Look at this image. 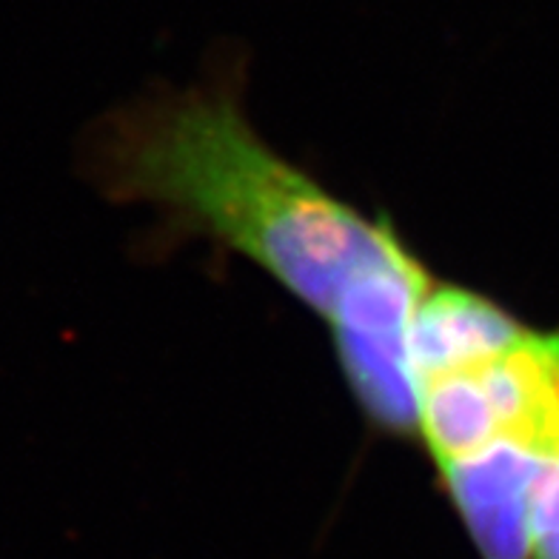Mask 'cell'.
<instances>
[{"label": "cell", "instance_id": "cell-2", "mask_svg": "<svg viewBox=\"0 0 559 559\" xmlns=\"http://www.w3.org/2000/svg\"><path fill=\"white\" fill-rule=\"evenodd\" d=\"M531 559H559V460L548 465L534 500Z\"/></svg>", "mask_w": 559, "mask_h": 559}, {"label": "cell", "instance_id": "cell-1", "mask_svg": "<svg viewBox=\"0 0 559 559\" xmlns=\"http://www.w3.org/2000/svg\"><path fill=\"white\" fill-rule=\"evenodd\" d=\"M83 169L115 203L160 212L169 235L258 265L325 325L414 251L389 214L371 217L274 148L251 126L235 72L109 111L83 143Z\"/></svg>", "mask_w": 559, "mask_h": 559}]
</instances>
